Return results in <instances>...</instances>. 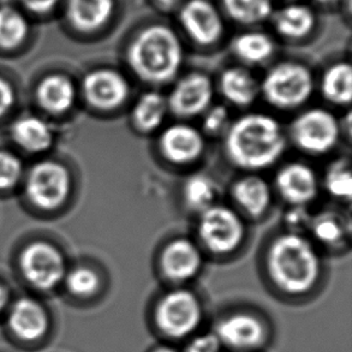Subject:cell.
<instances>
[{"label":"cell","instance_id":"20","mask_svg":"<svg viewBox=\"0 0 352 352\" xmlns=\"http://www.w3.org/2000/svg\"><path fill=\"white\" fill-rule=\"evenodd\" d=\"M232 196L236 204L252 217L263 214L271 205V188L263 178L255 175L238 179L232 188Z\"/></svg>","mask_w":352,"mask_h":352},{"label":"cell","instance_id":"13","mask_svg":"<svg viewBox=\"0 0 352 352\" xmlns=\"http://www.w3.org/2000/svg\"><path fill=\"white\" fill-rule=\"evenodd\" d=\"M202 261V254L195 243L179 238L164 248L159 266L167 280L182 284L194 279L200 273Z\"/></svg>","mask_w":352,"mask_h":352},{"label":"cell","instance_id":"16","mask_svg":"<svg viewBox=\"0 0 352 352\" xmlns=\"http://www.w3.org/2000/svg\"><path fill=\"white\" fill-rule=\"evenodd\" d=\"M181 21L186 33L201 45L217 43L224 23L214 6L206 0H191L182 9Z\"/></svg>","mask_w":352,"mask_h":352},{"label":"cell","instance_id":"34","mask_svg":"<svg viewBox=\"0 0 352 352\" xmlns=\"http://www.w3.org/2000/svg\"><path fill=\"white\" fill-rule=\"evenodd\" d=\"M182 352H224V348L214 332L200 331L186 340V346Z\"/></svg>","mask_w":352,"mask_h":352},{"label":"cell","instance_id":"40","mask_svg":"<svg viewBox=\"0 0 352 352\" xmlns=\"http://www.w3.org/2000/svg\"><path fill=\"white\" fill-rule=\"evenodd\" d=\"M6 303H8V292L4 286L0 284V313L4 310Z\"/></svg>","mask_w":352,"mask_h":352},{"label":"cell","instance_id":"18","mask_svg":"<svg viewBox=\"0 0 352 352\" xmlns=\"http://www.w3.org/2000/svg\"><path fill=\"white\" fill-rule=\"evenodd\" d=\"M219 89L232 105L247 107L260 94V83L244 67L226 69L219 80Z\"/></svg>","mask_w":352,"mask_h":352},{"label":"cell","instance_id":"22","mask_svg":"<svg viewBox=\"0 0 352 352\" xmlns=\"http://www.w3.org/2000/svg\"><path fill=\"white\" fill-rule=\"evenodd\" d=\"M12 138L28 152H43L52 144V129L43 119L35 116H27L19 118L14 124Z\"/></svg>","mask_w":352,"mask_h":352},{"label":"cell","instance_id":"11","mask_svg":"<svg viewBox=\"0 0 352 352\" xmlns=\"http://www.w3.org/2000/svg\"><path fill=\"white\" fill-rule=\"evenodd\" d=\"M213 100V85L210 77L192 72L177 82L167 99L168 110L182 118L202 115Z\"/></svg>","mask_w":352,"mask_h":352},{"label":"cell","instance_id":"39","mask_svg":"<svg viewBox=\"0 0 352 352\" xmlns=\"http://www.w3.org/2000/svg\"><path fill=\"white\" fill-rule=\"evenodd\" d=\"M148 352H182L178 350V349L176 348V346H173V345H171L170 343H167V342H165V343L162 344H157V345H155V346H153L151 350Z\"/></svg>","mask_w":352,"mask_h":352},{"label":"cell","instance_id":"24","mask_svg":"<svg viewBox=\"0 0 352 352\" xmlns=\"http://www.w3.org/2000/svg\"><path fill=\"white\" fill-rule=\"evenodd\" d=\"M321 91L326 100L336 105H349L352 96V69L348 63H338L324 72Z\"/></svg>","mask_w":352,"mask_h":352},{"label":"cell","instance_id":"15","mask_svg":"<svg viewBox=\"0 0 352 352\" xmlns=\"http://www.w3.org/2000/svg\"><path fill=\"white\" fill-rule=\"evenodd\" d=\"M159 148L168 162L177 165L194 162L205 151V138L197 129L188 124H175L165 129Z\"/></svg>","mask_w":352,"mask_h":352},{"label":"cell","instance_id":"27","mask_svg":"<svg viewBox=\"0 0 352 352\" xmlns=\"http://www.w3.org/2000/svg\"><path fill=\"white\" fill-rule=\"evenodd\" d=\"M234 51L238 58L248 64L266 62L274 52L272 38L262 33H245L239 35L234 43Z\"/></svg>","mask_w":352,"mask_h":352},{"label":"cell","instance_id":"33","mask_svg":"<svg viewBox=\"0 0 352 352\" xmlns=\"http://www.w3.org/2000/svg\"><path fill=\"white\" fill-rule=\"evenodd\" d=\"M22 176V164L19 157L9 152H0V190L17 184Z\"/></svg>","mask_w":352,"mask_h":352},{"label":"cell","instance_id":"8","mask_svg":"<svg viewBox=\"0 0 352 352\" xmlns=\"http://www.w3.org/2000/svg\"><path fill=\"white\" fill-rule=\"evenodd\" d=\"M245 234L241 217L225 206H210L201 213L199 236L207 249L214 254L236 250Z\"/></svg>","mask_w":352,"mask_h":352},{"label":"cell","instance_id":"28","mask_svg":"<svg viewBox=\"0 0 352 352\" xmlns=\"http://www.w3.org/2000/svg\"><path fill=\"white\" fill-rule=\"evenodd\" d=\"M183 192L189 208L202 213L204 210L210 208V206H213L217 190L214 182L210 177L195 175L186 181Z\"/></svg>","mask_w":352,"mask_h":352},{"label":"cell","instance_id":"37","mask_svg":"<svg viewBox=\"0 0 352 352\" xmlns=\"http://www.w3.org/2000/svg\"><path fill=\"white\" fill-rule=\"evenodd\" d=\"M59 0H19V4L35 14H46L57 6Z\"/></svg>","mask_w":352,"mask_h":352},{"label":"cell","instance_id":"19","mask_svg":"<svg viewBox=\"0 0 352 352\" xmlns=\"http://www.w3.org/2000/svg\"><path fill=\"white\" fill-rule=\"evenodd\" d=\"M113 8V0H67V14L75 28L94 32L109 22Z\"/></svg>","mask_w":352,"mask_h":352},{"label":"cell","instance_id":"21","mask_svg":"<svg viewBox=\"0 0 352 352\" xmlns=\"http://www.w3.org/2000/svg\"><path fill=\"white\" fill-rule=\"evenodd\" d=\"M76 91L67 77L54 75L45 78L38 89L40 104L51 113H64L72 109L75 102Z\"/></svg>","mask_w":352,"mask_h":352},{"label":"cell","instance_id":"41","mask_svg":"<svg viewBox=\"0 0 352 352\" xmlns=\"http://www.w3.org/2000/svg\"><path fill=\"white\" fill-rule=\"evenodd\" d=\"M160 4L164 5V6H173V5L177 4L178 3V0H157Z\"/></svg>","mask_w":352,"mask_h":352},{"label":"cell","instance_id":"5","mask_svg":"<svg viewBox=\"0 0 352 352\" xmlns=\"http://www.w3.org/2000/svg\"><path fill=\"white\" fill-rule=\"evenodd\" d=\"M314 91V78L308 67L298 63H280L267 72L260 91L271 105L292 110L309 100Z\"/></svg>","mask_w":352,"mask_h":352},{"label":"cell","instance_id":"43","mask_svg":"<svg viewBox=\"0 0 352 352\" xmlns=\"http://www.w3.org/2000/svg\"><path fill=\"white\" fill-rule=\"evenodd\" d=\"M319 3H322V4H329V3H333L336 0H318Z\"/></svg>","mask_w":352,"mask_h":352},{"label":"cell","instance_id":"32","mask_svg":"<svg viewBox=\"0 0 352 352\" xmlns=\"http://www.w3.org/2000/svg\"><path fill=\"white\" fill-rule=\"evenodd\" d=\"M310 229L316 239L329 245L338 244L345 236L343 221L332 213H324L311 219Z\"/></svg>","mask_w":352,"mask_h":352},{"label":"cell","instance_id":"26","mask_svg":"<svg viewBox=\"0 0 352 352\" xmlns=\"http://www.w3.org/2000/svg\"><path fill=\"white\" fill-rule=\"evenodd\" d=\"M29 32L25 16L14 6L0 8V47L12 50L23 43Z\"/></svg>","mask_w":352,"mask_h":352},{"label":"cell","instance_id":"23","mask_svg":"<svg viewBox=\"0 0 352 352\" xmlns=\"http://www.w3.org/2000/svg\"><path fill=\"white\" fill-rule=\"evenodd\" d=\"M168 106L165 96L157 91H147L138 98L133 111L136 128L143 133H151L162 125Z\"/></svg>","mask_w":352,"mask_h":352},{"label":"cell","instance_id":"12","mask_svg":"<svg viewBox=\"0 0 352 352\" xmlns=\"http://www.w3.org/2000/svg\"><path fill=\"white\" fill-rule=\"evenodd\" d=\"M83 93L89 105L99 110H115L128 100L129 82L120 72L99 69L87 75Z\"/></svg>","mask_w":352,"mask_h":352},{"label":"cell","instance_id":"29","mask_svg":"<svg viewBox=\"0 0 352 352\" xmlns=\"http://www.w3.org/2000/svg\"><path fill=\"white\" fill-rule=\"evenodd\" d=\"M230 16L241 23L261 22L272 14L271 0H224Z\"/></svg>","mask_w":352,"mask_h":352},{"label":"cell","instance_id":"7","mask_svg":"<svg viewBox=\"0 0 352 352\" xmlns=\"http://www.w3.org/2000/svg\"><path fill=\"white\" fill-rule=\"evenodd\" d=\"M290 136L296 147L313 155L332 151L340 138V125L333 113L322 109H311L292 122Z\"/></svg>","mask_w":352,"mask_h":352},{"label":"cell","instance_id":"25","mask_svg":"<svg viewBox=\"0 0 352 352\" xmlns=\"http://www.w3.org/2000/svg\"><path fill=\"white\" fill-rule=\"evenodd\" d=\"M274 24L283 36L302 38L313 30L315 17L309 8L303 5H290L276 14Z\"/></svg>","mask_w":352,"mask_h":352},{"label":"cell","instance_id":"9","mask_svg":"<svg viewBox=\"0 0 352 352\" xmlns=\"http://www.w3.org/2000/svg\"><path fill=\"white\" fill-rule=\"evenodd\" d=\"M72 179L65 167L52 162H40L32 168L27 179V194L34 205L54 210L67 200Z\"/></svg>","mask_w":352,"mask_h":352},{"label":"cell","instance_id":"42","mask_svg":"<svg viewBox=\"0 0 352 352\" xmlns=\"http://www.w3.org/2000/svg\"><path fill=\"white\" fill-rule=\"evenodd\" d=\"M5 5H10V6H12L14 3H19V0H1Z\"/></svg>","mask_w":352,"mask_h":352},{"label":"cell","instance_id":"2","mask_svg":"<svg viewBox=\"0 0 352 352\" xmlns=\"http://www.w3.org/2000/svg\"><path fill=\"white\" fill-rule=\"evenodd\" d=\"M267 274L276 290L289 297H303L321 278V261L313 244L302 234H280L271 243Z\"/></svg>","mask_w":352,"mask_h":352},{"label":"cell","instance_id":"4","mask_svg":"<svg viewBox=\"0 0 352 352\" xmlns=\"http://www.w3.org/2000/svg\"><path fill=\"white\" fill-rule=\"evenodd\" d=\"M205 321V308L200 297L186 287L162 294L151 313L153 329L167 343L186 342L200 332Z\"/></svg>","mask_w":352,"mask_h":352},{"label":"cell","instance_id":"3","mask_svg":"<svg viewBox=\"0 0 352 352\" xmlns=\"http://www.w3.org/2000/svg\"><path fill=\"white\" fill-rule=\"evenodd\" d=\"M128 60L142 81L165 85L178 74L183 62V48L172 29L152 25L138 34L130 45Z\"/></svg>","mask_w":352,"mask_h":352},{"label":"cell","instance_id":"17","mask_svg":"<svg viewBox=\"0 0 352 352\" xmlns=\"http://www.w3.org/2000/svg\"><path fill=\"white\" fill-rule=\"evenodd\" d=\"M8 322L12 333L25 342L43 338L48 329L46 311L38 302L29 298H22L12 305Z\"/></svg>","mask_w":352,"mask_h":352},{"label":"cell","instance_id":"1","mask_svg":"<svg viewBox=\"0 0 352 352\" xmlns=\"http://www.w3.org/2000/svg\"><path fill=\"white\" fill-rule=\"evenodd\" d=\"M286 138L276 119L265 113H248L230 124L225 149L230 162L248 171L271 167L280 159Z\"/></svg>","mask_w":352,"mask_h":352},{"label":"cell","instance_id":"30","mask_svg":"<svg viewBox=\"0 0 352 352\" xmlns=\"http://www.w3.org/2000/svg\"><path fill=\"white\" fill-rule=\"evenodd\" d=\"M324 186L329 195L339 200H350L352 195V173L346 160L331 164L324 177Z\"/></svg>","mask_w":352,"mask_h":352},{"label":"cell","instance_id":"36","mask_svg":"<svg viewBox=\"0 0 352 352\" xmlns=\"http://www.w3.org/2000/svg\"><path fill=\"white\" fill-rule=\"evenodd\" d=\"M285 221L289 232L302 234L305 230L310 229L311 218L305 206H294L292 210L286 213Z\"/></svg>","mask_w":352,"mask_h":352},{"label":"cell","instance_id":"35","mask_svg":"<svg viewBox=\"0 0 352 352\" xmlns=\"http://www.w3.org/2000/svg\"><path fill=\"white\" fill-rule=\"evenodd\" d=\"M229 126V112L224 106H214L206 111L204 129L206 133H210V136L226 133Z\"/></svg>","mask_w":352,"mask_h":352},{"label":"cell","instance_id":"31","mask_svg":"<svg viewBox=\"0 0 352 352\" xmlns=\"http://www.w3.org/2000/svg\"><path fill=\"white\" fill-rule=\"evenodd\" d=\"M67 289L72 295L80 298H88L100 290L101 279L94 270L78 267L65 276Z\"/></svg>","mask_w":352,"mask_h":352},{"label":"cell","instance_id":"6","mask_svg":"<svg viewBox=\"0 0 352 352\" xmlns=\"http://www.w3.org/2000/svg\"><path fill=\"white\" fill-rule=\"evenodd\" d=\"M212 331L224 350L258 352L271 340L270 322L254 310L237 309L217 319Z\"/></svg>","mask_w":352,"mask_h":352},{"label":"cell","instance_id":"14","mask_svg":"<svg viewBox=\"0 0 352 352\" xmlns=\"http://www.w3.org/2000/svg\"><path fill=\"white\" fill-rule=\"evenodd\" d=\"M279 195L292 206H305L319 192V181L311 167L302 162H290L281 167L276 178Z\"/></svg>","mask_w":352,"mask_h":352},{"label":"cell","instance_id":"38","mask_svg":"<svg viewBox=\"0 0 352 352\" xmlns=\"http://www.w3.org/2000/svg\"><path fill=\"white\" fill-rule=\"evenodd\" d=\"M14 94L8 82L0 78V117L6 115L14 105Z\"/></svg>","mask_w":352,"mask_h":352},{"label":"cell","instance_id":"10","mask_svg":"<svg viewBox=\"0 0 352 352\" xmlns=\"http://www.w3.org/2000/svg\"><path fill=\"white\" fill-rule=\"evenodd\" d=\"M21 268L29 284L38 290H52L65 278L62 254L48 243H33L25 248Z\"/></svg>","mask_w":352,"mask_h":352}]
</instances>
